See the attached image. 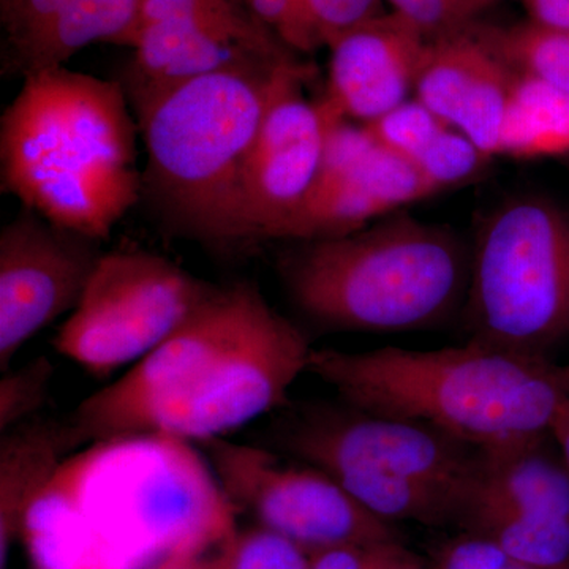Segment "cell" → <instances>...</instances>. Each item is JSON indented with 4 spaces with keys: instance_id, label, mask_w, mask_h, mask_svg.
<instances>
[{
    "instance_id": "836d02e7",
    "label": "cell",
    "mask_w": 569,
    "mask_h": 569,
    "mask_svg": "<svg viewBox=\"0 0 569 569\" xmlns=\"http://www.w3.org/2000/svg\"><path fill=\"white\" fill-rule=\"evenodd\" d=\"M452 2L458 3L471 20L477 21L478 14L489 10L490 7L497 6V3L503 2V0H452Z\"/></svg>"
},
{
    "instance_id": "ac0fdd59",
    "label": "cell",
    "mask_w": 569,
    "mask_h": 569,
    "mask_svg": "<svg viewBox=\"0 0 569 569\" xmlns=\"http://www.w3.org/2000/svg\"><path fill=\"white\" fill-rule=\"evenodd\" d=\"M569 152V96L515 70L500 156L530 160Z\"/></svg>"
},
{
    "instance_id": "9c48e42d",
    "label": "cell",
    "mask_w": 569,
    "mask_h": 569,
    "mask_svg": "<svg viewBox=\"0 0 569 569\" xmlns=\"http://www.w3.org/2000/svg\"><path fill=\"white\" fill-rule=\"evenodd\" d=\"M201 447L231 505L249 509L260 526L307 552L399 541L391 522L362 507L321 468L287 463L272 449L227 437Z\"/></svg>"
},
{
    "instance_id": "4fadbf2b",
    "label": "cell",
    "mask_w": 569,
    "mask_h": 569,
    "mask_svg": "<svg viewBox=\"0 0 569 569\" xmlns=\"http://www.w3.org/2000/svg\"><path fill=\"white\" fill-rule=\"evenodd\" d=\"M130 48L133 58L119 82L138 123L164 97L212 71L298 56L254 17L173 18L146 28Z\"/></svg>"
},
{
    "instance_id": "8fae6325",
    "label": "cell",
    "mask_w": 569,
    "mask_h": 569,
    "mask_svg": "<svg viewBox=\"0 0 569 569\" xmlns=\"http://www.w3.org/2000/svg\"><path fill=\"white\" fill-rule=\"evenodd\" d=\"M312 74L299 59L284 66L266 108L246 171L249 246L282 238L317 181L326 138L340 114L323 97L307 99Z\"/></svg>"
},
{
    "instance_id": "f546056e",
    "label": "cell",
    "mask_w": 569,
    "mask_h": 569,
    "mask_svg": "<svg viewBox=\"0 0 569 569\" xmlns=\"http://www.w3.org/2000/svg\"><path fill=\"white\" fill-rule=\"evenodd\" d=\"M440 569H542L509 556L489 539L463 535L449 542L438 559Z\"/></svg>"
},
{
    "instance_id": "2e32d148",
    "label": "cell",
    "mask_w": 569,
    "mask_h": 569,
    "mask_svg": "<svg viewBox=\"0 0 569 569\" xmlns=\"http://www.w3.org/2000/svg\"><path fill=\"white\" fill-rule=\"evenodd\" d=\"M430 197L432 190L413 164L376 144L346 173L312 190L280 239L302 242L355 233Z\"/></svg>"
},
{
    "instance_id": "3957f363",
    "label": "cell",
    "mask_w": 569,
    "mask_h": 569,
    "mask_svg": "<svg viewBox=\"0 0 569 569\" xmlns=\"http://www.w3.org/2000/svg\"><path fill=\"white\" fill-rule=\"evenodd\" d=\"M137 119L121 82L36 71L0 121V182L51 223L107 241L141 201Z\"/></svg>"
},
{
    "instance_id": "7c38bea8",
    "label": "cell",
    "mask_w": 569,
    "mask_h": 569,
    "mask_svg": "<svg viewBox=\"0 0 569 569\" xmlns=\"http://www.w3.org/2000/svg\"><path fill=\"white\" fill-rule=\"evenodd\" d=\"M100 241L21 206L0 233V369L31 337L71 313L100 258Z\"/></svg>"
},
{
    "instance_id": "83f0119b",
    "label": "cell",
    "mask_w": 569,
    "mask_h": 569,
    "mask_svg": "<svg viewBox=\"0 0 569 569\" xmlns=\"http://www.w3.org/2000/svg\"><path fill=\"white\" fill-rule=\"evenodd\" d=\"M242 3L296 54H312L323 48L301 0H242Z\"/></svg>"
},
{
    "instance_id": "277c9868",
    "label": "cell",
    "mask_w": 569,
    "mask_h": 569,
    "mask_svg": "<svg viewBox=\"0 0 569 569\" xmlns=\"http://www.w3.org/2000/svg\"><path fill=\"white\" fill-rule=\"evenodd\" d=\"M309 372L342 402L421 422L478 449L548 436L569 400V366L471 339L440 350L321 348Z\"/></svg>"
},
{
    "instance_id": "30bf717a",
    "label": "cell",
    "mask_w": 569,
    "mask_h": 569,
    "mask_svg": "<svg viewBox=\"0 0 569 569\" xmlns=\"http://www.w3.org/2000/svg\"><path fill=\"white\" fill-rule=\"evenodd\" d=\"M277 448L332 478L395 475L470 489L479 449L408 419L350 406H306L288 411L272 430Z\"/></svg>"
},
{
    "instance_id": "9a60e30c",
    "label": "cell",
    "mask_w": 569,
    "mask_h": 569,
    "mask_svg": "<svg viewBox=\"0 0 569 569\" xmlns=\"http://www.w3.org/2000/svg\"><path fill=\"white\" fill-rule=\"evenodd\" d=\"M512 77L515 70L490 50L471 22L429 41L413 96L482 152L497 157Z\"/></svg>"
},
{
    "instance_id": "4316f807",
    "label": "cell",
    "mask_w": 569,
    "mask_h": 569,
    "mask_svg": "<svg viewBox=\"0 0 569 569\" xmlns=\"http://www.w3.org/2000/svg\"><path fill=\"white\" fill-rule=\"evenodd\" d=\"M421 561L400 541L340 546L310 552V569H419Z\"/></svg>"
},
{
    "instance_id": "484cf974",
    "label": "cell",
    "mask_w": 569,
    "mask_h": 569,
    "mask_svg": "<svg viewBox=\"0 0 569 569\" xmlns=\"http://www.w3.org/2000/svg\"><path fill=\"white\" fill-rule=\"evenodd\" d=\"M190 17H253L242 0H140L132 22L112 44L130 48L138 33L149 26L173 18Z\"/></svg>"
},
{
    "instance_id": "d4e9b609",
    "label": "cell",
    "mask_w": 569,
    "mask_h": 569,
    "mask_svg": "<svg viewBox=\"0 0 569 569\" xmlns=\"http://www.w3.org/2000/svg\"><path fill=\"white\" fill-rule=\"evenodd\" d=\"M3 373L6 376L0 380V430L7 432L39 413L50 395L54 366L50 358L40 356L28 365L9 367Z\"/></svg>"
},
{
    "instance_id": "1f68e13d",
    "label": "cell",
    "mask_w": 569,
    "mask_h": 569,
    "mask_svg": "<svg viewBox=\"0 0 569 569\" xmlns=\"http://www.w3.org/2000/svg\"><path fill=\"white\" fill-rule=\"evenodd\" d=\"M526 9L527 21L549 31L569 33V0H518Z\"/></svg>"
},
{
    "instance_id": "d6a6232c",
    "label": "cell",
    "mask_w": 569,
    "mask_h": 569,
    "mask_svg": "<svg viewBox=\"0 0 569 569\" xmlns=\"http://www.w3.org/2000/svg\"><path fill=\"white\" fill-rule=\"evenodd\" d=\"M550 437L556 441L561 458H563L569 470V400L561 408L559 417L553 422L552 429H550Z\"/></svg>"
},
{
    "instance_id": "44dd1931",
    "label": "cell",
    "mask_w": 569,
    "mask_h": 569,
    "mask_svg": "<svg viewBox=\"0 0 569 569\" xmlns=\"http://www.w3.org/2000/svg\"><path fill=\"white\" fill-rule=\"evenodd\" d=\"M69 0H0L2 73L24 77L26 67Z\"/></svg>"
},
{
    "instance_id": "52a82bcc",
    "label": "cell",
    "mask_w": 569,
    "mask_h": 569,
    "mask_svg": "<svg viewBox=\"0 0 569 569\" xmlns=\"http://www.w3.org/2000/svg\"><path fill=\"white\" fill-rule=\"evenodd\" d=\"M470 339L545 356L569 339V213L541 197L490 212L471 250Z\"/></svg>"
},
{
    "instance_id": "4dcf8cb0",
    "label": "cell",
    "mask_w": 569,
    "mask_h": 569,
    "mask_svg": "<svg viewBox=\"0 0 569 569\" xmlns=\"http://www.w3.org/2000/svg\"><path fill=\"white\" fill-rule=\"evenodd\" d=\"M391 11L407 18L433 40L470 26V17L452 0H385Z\"/></svg>"
},
{
    "instance_id": "ba28073f",
    "label": "cell",
    "mask_w": 569,
    "mask_h": 569,
    "mask_svg": "<svg viewBox=\"0 0 569 569\" xmlns=\"http://www.w3.org/2000/svg\"><path fill=\"white\" fill-rule=\"evenodd\" d=\"M211 288L148 250L103 253L54 348L86 372L110 376L173 335Z\"/></svg>"
},
{
    "instance_id": "f1b7e54d",
    "label": "cell",
    "mask_w": 569,
    "mask_h": 569,
    "mask_svg": "<svg viewBox=\"0 0 569 569\" xmlns=\"http://www.w3.org/2000/svg\"><path fill=\"white\" fill-rule=\"evenodd\" d=\"M301 6L326 48L351 29L387 13L385 0H301Z\"/></svg>"
},
{
    "instance_id": "7a4b0ae2",
    "label": "cell",
    "mask_w": 569,
    "mask_h": 569,
    "mask_svg": "<svg viewBox=\"0 0 569 569\" xmlns=\"http://www.w3.org/2000/svg\"><path fill=\"white\" fill-rule=\"evenodd\" d=\"M234 530L233 505L190 443L141 436L74 452L22 537L40 569H153L204 557Z\"/></svg>"
},
{
    "instance_id": "8992f818",
    "label": "cell",
    "mask_w": 569,
    "mask_h": 569,
    "mask_svg": "<svg viewBox=\"0 0 569 569\" xmlns=\"http://www.w3.org/2000/svg\"><path fill=\"white\" fill-rule=\"evenodd\" d=\"M471 250L447 228L388 216L284 250L279 272L310 320L336 331L430 328L466 302Z\"/></svg>"
},
{
    "instance_id": "5b68a950",
    "label": "cell",
    "mask_w": 569,
    "mask_h": 569,
    "mask_svg": "<svg viewBox=\"0 0 569 569\" xmlns=\"http://www.w3.org/2000/svg\"><path fill=\"white\" fill-rule=\"evenodd\" d=\"M298 59L212 71L138 123L148 156L141 200L170 233L217 250L249 247L247 163L277 78Z\"/></svg>"
},
{
    "instance_id": "6da1fadb",
    "label": "cell",
    "mask_w": 569,
    "mask_h": 569,
    "mask_svg": "<svg viewBox=\"0 0 569 569\" xmlns=\"http://www.w3.org/2000/svg\"><path fill=\"white\" fill-rule=\"evenodd\" d=\"M312 351L257 287L212 284L173 335L86 397L71 421L88 445L141 436L201 445L287 407Z\"/></svg>"
},
{
    "instance_id": "5bb4252c",
    "label": "cell",
    "mask_w": 569,
    "mask_h": 569,
    "mask_svg": "<svg viewBox=\"0 0 569 569\" xmlns=\"http://www.w3.org/2000/svg\"><path fill=\"white\" fill-rule=\"evenodd\" d=\"M429 39L395 11L329 44L323 99L350 121L369 123L411 99Z\"/></svg>"
},
{
    "instance_id": "ffe728a7",
    "label": "cell",
    "mask_w": 569,
    "mask_h": 569,
    "mask_svg": "<svg viewBox=\"0 0 569 569\" xmlns=\"http://www.w3.org/2000/svg\"><path fill=\"white\" fill-rule=\"evenodd\" d=\"M475 31L512 70L569 96V33L549 31L527 20L509 26L475 21Z\"/></svg>"
},
{
    "instance_id": "e575fe53",
    "label": "cell",
    "mask_w": 569,
    "mask_h": 569,
    "mask_svg": "<svg viewBox=\"0 0 569 569\" xmlns=\"http://www.w3.org/2000/svg\"><path fill=\"white\" fill-rule=\"evenodd\" d=\"M204 557H176L153 569H206Z\"/></svg>"
},
{
    "instance_id": "7402d4cb",
    "label": "cell",
    "mask_w": 569,
    "mask_h": 569,
    "mask_svg": "<svg viewBox=\"0 0 569 569\" xmlns=\"http://www.w3.org/2000/svg\"><path fill=\"white\" fill-rule=\"evenodd\" d=\"M203 560L206 569H310V552L263 526L234 530Z\"/></svg>"
},
{
    "instance_id": "cb8c5ba5",
    "label": "cell",
    "mask_w": 569,
    "mask_h": 569,
    "mask_svg": "<svg viewBox=\"0 0 569 569\" xmlns=\"http://www.w3.org/2000/svg\"><path fill=\"white\" fill-rule=\"evenodd\" d=\"M365 126L378 146L411 164L449 127L415 97Z\"/></svg>"
},
{
    "instance_id": "d590c367",
    "label": "cell",
    "mask_w": 569,
    "mask_h": 569,
    "mask_svg": "<svg viewBox=\"0 0 569 569\" xmlns=\"http://www.w3.org/2000/svg\"><path fill=\"white\" fill-rule=\"evenodd\" d=\"M419 569H440V568H438V567H436V568H425V567H422V568H419Z\"/></svg>"
},
{
    "instance_id": "e0dca14e",
    "label": "cell",
    "mask_w": 569,
    "mask_h": 569,
    "mask_svg": "<svg viewBox=\"0 0 569 569\" xmlns=\"http://www.w3.org/2000/svg\"><path fill=\"white\" fill-rule=\"evenodd\" d=\"M73 421L33 418L2 432L0 440V563L6 568L10 546L37 498L63 463L84 447Z\"/></svg>"
},
{
    "instance_id": "603a6c76",
    "label": "cell",
    "mask_w": 569,
    "mask_h": 569,
    "mask_svg": "<svg viewBox=\"0 0 569 569\" xmlns=\"http://www.w3.org/2000/svg\"><path fill=\"white\" fill-rule=\"evenodd\" d=\"M490 159L492 157L482 152L467 134L449 126L415 160L413 167L437 194L473 181L486 170Z\"/></svg>"
},
{
    "instance_id": "d6986e66",
    "label": "cell",
    "mask_w": 569,
    "mask_h": 569,
    "mask_svg": "<svg viewBox=\"0 0 569 569\" xmlns=\"http://www.w3.org/2000/svg\"><path fill=\"white\" fill-rule=\"evenodd\" d=\"M140 0H69L26 67L36 71L66 66L89 44L114 43L132 22Z\"/></svg>"
}]
</instances>
